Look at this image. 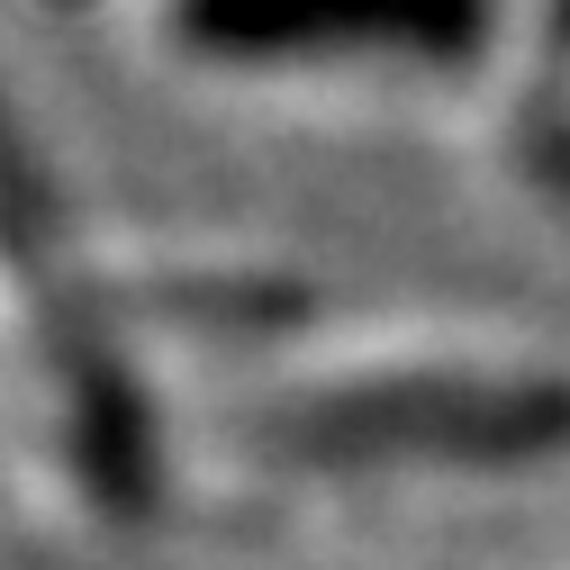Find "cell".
<instances>
[{"label":"cell","mask_w":570,"mask_h":570,"mask_svg":"<svg viewBox=\"0 0 570 570\" xmlns=\"http://www.w3.org/2000/svg\"><path fill=\"white\" fill-rule=\"evenodd\" d=\"M173 37L227 63L353 55V46L462 63L489 37V0H173Z\"/></svg>","instance_id":"cell-2"},{"label":"cell","mask_w":570,"mask_h":570,"mask_svg":"<svg viewBox=\"0 0 570 570\" xmlns=\"http://www.w3.org/2000/svg\"><path fill=\"white\" fill-rule=\"evenodd\" d=\"M308 453H425V462H525L570 444L561 381H363L291 407Z\"/></svg>","instance_id":"cell-1"},{"label":"cell","mask_w":570,"mask_h":570,"mask_svg":"<svg viewBox=\"0 0 570 570\" xmlns=\"http://www.w3.org/2000/svg\"><path fill=\"white\" fill-rule=\"evenodd\" d=\"M28 281V190H19V164L0 155V299H19Z\"/></svg>","instance_id":"cell-3"}]
</instances>
